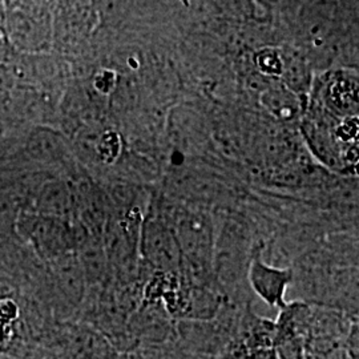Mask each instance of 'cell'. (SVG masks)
<instances>
[{
	"instance_id": "1",
	"label": "cell",
	"mask_w": 359,
	"mask_h": 359,
	"mask_svg": "<svg viewBox=\"0 0 359 359\" xmlns=\"http://www.w3.org/2000/svg\"><path fill=\"white\" fill-rule=\"evenodd\" d=\"M139 253L142 262L160 273H180L182 255L173 226L160 203L151 194L142 218Z\"/></svg>"
},
{
	"instance_id": "2",
	"label": "cell",
	"mask_w": 359,
	"mask_h": 359,
	"mask_svg": "<svg viewBox=\"0 0 359 359\" xmlns=\"http://www.w3.org/2000/svg\"><path fill=\"white\" fill-rule=\"evenodd\" d=\"M246 280L252 290L268 305L281 310L287 308L285 295L294 280V270L292 268L269 265L262 259L258 250V253H253L250 257Z\"/></svg>"
},
{
	"instance_id": "3",
	"label": "cell",
	"mask_w": 359,
	"mask_h": 359,
	"mask_svg": "<svg viewBox=\"0 0 359 359\" xmlns=\"http://www.w3.org/2000/svg\"><path fill=\"white\" fill-rule=\"evenodd\" d=\"M97 152L104 163H114L120 154V139L116 133H107L102 137L97 147Z\"/></svg>"
},
{
	"instance_id": "4",
	"label": "cell",
	"mask_w": 359,
	"mask_h": 359,
	"mask_svg": "<svg viewBox=\"0 0 359 359\" xmlns=\"http://www.w3.org/2000/svg\"><path fill=\"white\" fill-rule=\"evenodd\" d=\"M257 65L261 68V71L269 75H278L283 71V63L278 53L270 50L259 52V55L257 56Z\"/></svg>"
},
{
	"instance_id": "5",
	"label": "cell",
	"mask_w": 359,
	"mask_h": 359,
	"mask_svg": "<svg viewBox=\"0 0 359 359\" xmlns=\"http://www.w3.org/2000/svg\"><path fill=\"white\" fill-rule=\"evenodd\" d=\"M338 137L344 142H351L358 135V120L357 118H347L345 123L338 128Z\"/></svg>"
}]
</instances>
